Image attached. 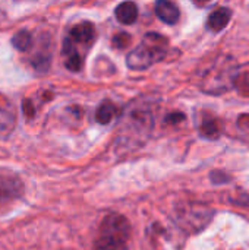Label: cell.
Wrapping results in <instances>:
<instances>
[{"mask_svg": "<svg viewBox=\"0 0 249 250\" xmlns=\"http://www.w3.org/2000/svg\"><path fill=\"white\" fill-rule=\"evenodd\" d=\"M63 54L66 56V60H65V66L72 70V72H79L81 67H82V57L79 56V53L76 51L75 48V44L66 38L65 40V44H63Z\"/></svg>", "mask_w": 249, "mask_h": 250, "instance_id": "cell-10", "label": "cell"}, {"mask_svg": "<svg viewBox=\"0 0 249 250\" xmlns=\"http://www.w3.org/2000/svg\"><path fill=\"white\" fill-rule=\"evenodd\" d=\"M220 125L214 120V119H207L201 123V127H200V133L204 136V138H208V139H216L220 136Z\"/></svg>", "mask_w": 249, "mask_h": 250, "instance_id": "cell-14", "label": "cell"}, {"mask_svg": "<svg viewBox=\"0 0 249 250\" xmlns=\"http://www.w3.org/2000/svg\"><path fill=\"white\" fill-rule=\"evenodd\" d=\"M211 180L216 182V183H223V182L226 183L227 177H226V174L222 173V171H214V173H211Z\"/></svg>", "mask_w": 249, "mask_h": 250, "instance_id": "cell-18", "label": "cell"}, {"mask_svg": "<svg viewBox=\"0 0 249 250\" xmlns=\"http://www.w3.org/2000/svg\"><path fill=\"white\" fill-rule=\"evenodd\" d=\"M117 113H119V110H117V107H116L114 103H112V101H103L98 105L97 111H95V120L100 125H107V123H110L117 116Z\"/></svg>", "mask_w": 249, "mask_h": 250, "instance_id": "cell-11", "label": "cell"}, {"mask_svg": "<svg viewBox=\"0 0 249 250\" xmlns=\"http://www.w3.org/2000/svg\"><path fill=\"white\" fill-rule=\"evenodd\" d=\"M15 125V113L9 103L0 104V133H9Z\"/></svg>", "mask_w": 249, "mask_h": 250, "instance_id": "cell-12", "label": "cell"}, {"mask_svg": "<svg viewBox=\"0 0 249 250\" xmlns=\"http://www.w3.org/2000/svg\"><path fill=\"white\" fill-rule=\"evenodd\" d=\"M31 42H32V37L28 31L22 29V31H18L13 38H12V44L16 50L19 51H26L29 47H31Z\"/></svg>", "mask_w": 249, "mask_h": 250, "instance_id": "cell-15", "label": "cell"}, {"mask_svg": "<svg viewBox=\"0 0 249 250\" xmlns=\"http://www.w3.org/2000/svg\"><path fill=\"white\" fill-rule=\"evenodd\" d=\"M94 250H128V245L125 240L98 236V239L94 243Z\"/></svg>", "mask_w": 249, "mask_h": 250, "instance_id": "cell-13", "label": "cell"}, {"mask_svg": "<svg viewBox=\"0 0 249 250\" xmlns=\"http://www.w3.org/2000/svg\"><path fill=\"white\" fill-rule=\"evenodd\" d=\"M183 119H185V116L182 113H173V114L166 117V122L167 123H178V122H182Z\"/></svg>", "mask_w": 249, "mask_h": 250, "instance_id": "cell-19", "label": "cell"}, {"mask_svg": "<svg viewBox=\"0 0 249 250\" xmlns=\"http://www.w3.org/2000/svg\"><path fill=\"white\" fill-rule=\"evenodd\" d=\"M116 19L123 25H132L138 19V6L134 1H123L114 10Z\"/></svg>", "mask_w": 249, "mask_h": 250, "instance_id": "cell-9", "label": "cell"}, {"mask_svg": "<svg viewBox=\"0 0 249 250\" xmlns=\"http://www.w3.org/2000/svg\"><path fill=\"white\" fill-rule=\"evenodd\" d=\"M154 9H156V15L169 25L176 23L179 19V9L170 0H157Z\"/></svg>", "mask_w": 249, "mask_h": 250, "instance_id": "cell-7", "label": "cell"}, {"mask_svg": "<svg viewBox=\"0 0 249 250\" xmlns=\"http://www.w3.org/2000/svg\"><path fill=\"white\" fill-rule=\"evenodd\" d=\"M100 236L113 237V239L128 242V239L131 236V224L123 215L109 214L104 217V220L100 226Z\"/></svg>", "mask_w": 249, "mask_h": 250, "instance_id": "cell-4", "label": "cell"}, {"mask_svg": "<svg viewBox=\"0 0 249 250\" xmlns=\"http://www.w3.org/2000/svg\"><path fill=\"white\" fill-rule=\"evenodd\" d=\"M233 60L232 57H220L213 67L204 75L201 88L205 92H222L230 88L233 75Z\"/></svg>", "mask_w": 249, "mask_h": 250, "instance_id": "cell-2", "label": "cell"}, {"mask_svg": "<svg viewBox=\"0 0 249 250\" xmlns=\"http://www.w3.org/2000/svg\"><path fill=\"white\" fill-rule=\"evenodd\" d=\"M95 37V29L92 26V23L90 22H82L76 26H73L69 32V40L73 44H84V45H90L94 41Z\"/></svg>", "mask_w": 249, "mask_h": 250, "instance_id": "cell-6", "label": "cell"}, {"mask_svg": "<svg viewBox=\"0 0 249 250\" xmlns=\"http://www.w3.org/2000/svg\"><path fill=\"white\" fill-rule=\"evenodd\" d=\"M213 211L203 204H186L178 211L179 224L188 231L203 230L211 220Z\"/></svg>", "mask_w": 249, "mask_h": 250, "instance_id": "cell-3", "label": "cell"}, {"mask_svg": "<svg viewBox=\"0 0 249 250\" xmlns=\"http://www.w3.org/2000/svg\"><path fill=\"white\" fill-rule=\"evenodd\" d=\"M131 41H132V38H131V35L128 34V32H119V34H116L114 37H113V40H112V42H113V47L114 48H125V47H128L129 44H131Z\"/></svg>", "mask_w": 249, "mask_h": 250, "instance_id": "cell-16", "label": "cell"}, {"mask_svg": "<svg viewBox=\"0 0 249 250\" xmlns=\"http://www.w3.org/2000/svg\"><path fill=\"white\" fill-rule=\"evenodd\" d=\"M230 19H232V10L229 7H219L208 16L207 26L213 32H220L222 29L226 28Z\"/></svg>", "mask_w": 249, "mask_h": 250, "instance_id": "cell-8", "label": "cell"}, {"mask_svg": "<svg viewBox=\"0 0 249 250\" xmlns=\"http://www.w3.org/2000/svg\"><path fill=\"white\" fill-rule=\"evenodd\" d=\"M197 4H207L208 1H211V0H194Z\"/></svg>", "mask_w": 249, "mask_h": 250, "instance_id": "cell-20", "label": "cell"}, {"mask_svg": "<svg viewBox=\"0 0 249 250\" xmlns=\"http://www.w3.org/2000/svg\"><path fill=\"white\" fill-rule=\"evenodd\" d=\"M22 192L23 186L18 177L9 174L0 176V205L12 202L13 199L19 198Z\"/></svg>", "mask_w": 249, "mask_h": 250, "instance_id": "cell-5", "label": "cell"}, {"mask_svg": "<svg viewBox=\"0 0 249 250\" xmlns=\"http://www.w3.org/2000/svg\"><path fill=\"white\" fill-rule=\"evenodd\" d=\"M22 110H23L26 117H34V114H35V108H34V105H32V103L29 100H23Z\"/></svg>", "mask_w": 249, "mask_h": 250, "instance_id": "cell-17", "label": "cell"}, {"mask_svg": "<svg viewBox=\"0 0 249 250\" xmlns=\"http://www.w3.org/2000/svg\"><path fill=\"white\" fill-rule=\"evenodd\" d=\"M169 41L158 32H147L141 44L134 48L126 59V64L132 70H145L153 63L164 59Z\"/></svg>", "mask_w": 249, "mask_h": 250, "instance_id": "cell-1", "label": "cell"}]
</instances>
